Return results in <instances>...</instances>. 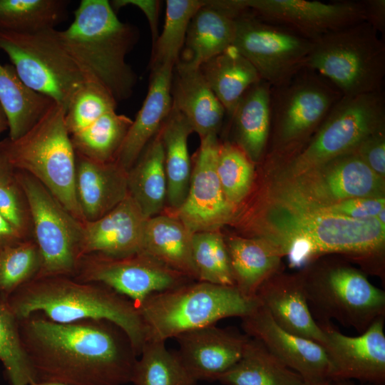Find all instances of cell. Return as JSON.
<instances>
[{
    "instance_id": "obj_1",
    "label": "cell",
    "mask_w": 385,
    "mask_h": 385,
    "mask_svg": "<svg viewBox=\"0 0 385 385\" xmlns=\"http://www.w3.org/2000/svg\"><path fill=\"white\" fill-rule=\"evenodd\" d=\"M35 381L125 385L138 354L127 334L106 320L53 322L39 313L19 320Z\"/></svg>"
},
{
    "instance_id": "obj_2",
    "label": "cell",
    "mask_w": 385,
    "mask_h": 385,
    "mask_svg": "<svg viewBox=\"0 0 385 385\" xmlns=\"http://www.w3.org/2000/svg\"><path fill=\"white\" fill-rule=\"evenodd\" d=\"M259 237L285 256L292 267H303L328 254L361 260L382 255L385 225L374 218L358 220L283 200L270 207Z\"/></svg>"
},
{
    "instance_id": "obj_3",
    "label": "cell",
    "mask_w": 385,
    "mask_h": 385,
    "mask_svg": "<svg viewBox=\"0 0 385 385\" xmlns=\"http://www.w3.org/2000/svg\"><path fill=\"white\" fill-rule=\"evenodd\" d=\"M4 302L18 320L39 313L59 323L111 322L127 334L138 356L146 342L145 327L134 302L101 283L63 275L35 277Z\"/></svg>"
},
{
    "instance_id": "obj_4",
    "label": "cell",
    "mask_w": 385,
    "mask_h": 385,
    "mask_svg": "<svg viewBox=\"0 0 385 385\" xmlns=\"http://www.w3.org/2000/svg\"><path fill=\"white\" fill-rule=\"evenodd\" d=\"M57 32L87 78L101 84L117 102L131 96L137 77L125 57L137 31L119 20L108 1L82 0L71 25Z\"/></svg>"
},
{
    "instance_id": "obj_5",
    "label": "cell",
    "mask_w": 385,
    "mask_h": 385,
    "mask_svg": "<svg viewBox=\"0 0 385 385\" xmlns=\"http://www.w3.org/2000/svg\"><path fill=\"white\" fill-rule=\"evenodd\" d=\"M260 305L257 297H246L236 287L198 281L152 294L137 307L146 342H165L225 318L242 319Z\"/></svg>"
},
{
    "instance_id": "obj_6",
    "label": "cell",
    "mask_w": 385,
    "mask_h": 385,
    "mask_svg": "<svg viewBox=\"0 0 385 385\" xmlns=\"http://www.w3.org/2000/svg\"><path fill=\"white\" fill-rule=\"evenodd\" d=\"M65 108L54 103L26 133L0 142L14 170L38 180L76 219L83 222L76 192V155L65 123Z\"/></svg>"
},
{
    "instance_id": "obj_7",
    "label": "cell",
    "mask_w": 385,
    "mask_h": 385,
    "mask_svg": "<svg viewBox=\"0 0 385 385\" xmlns=\"http://www.w3.org/2000/svg\"><path fill=\"white\" fill-rule=\"evenodd\" d=\"M304 68L324 78L344 97L381 92L385 43L364 21L312 41Z\"/></svg>"
},
{
    "instance_id": "obj_8",
    "label": "cell",
    "mask_w": 385,
    "mask_h": 385,
    "mask_svg": "<svg viewBox=\"0 0 385 385\" xmlns=\"http://www.w3.org/2000/svg\"><path fill=\"white\" fill-rule=\"evenodd\" d=\"M313 317L320 327L335 319L364 332L385 316V292L361 271L344 265L307 271L299 276Z\"/></svg>"
},
{
    "instance_id": "obj_9",
    "label": "cell",
    "mask_w": 385,
    "mask_h": 385,
    "mask_svg": "<svg viewBox=\"0 0 385 385\" xmlns=\"http://www.w3.org/2000/svg\"><path fill=\"white\" fill-rule=\"evenodd\" d=\"M57 31L55 29L34 33L0 31V49L26 86L66 110L87 78L66 50Z\"/></svg>"
},
{
    "instance_id": "obj_10",
    "label": "cell",
    "mask_w": 385,
    "mask_h": 385,
    "mask_svg": "<svg viewBox=\"0 0 385 385\" xmlns=\"http://www.w3.org/2000/svg\"><path fill=\"white\" fill-rule=\"evenodd\" d=\"M384 92L343 96L312 139L289 163L293 178L303 175L341 155L354 152L371 133L383 129Z\"/></svg>"
},
{
    "instance_id": "obj_11",
    "label": "cell",
    "mask_w": 385,
    "mask_h": 385,
    "mask_svg": "<svg viewBox=\"0 0 385 385\" xmlns=\"http://www.w3.org/2000/svg\"><path fill=\"white\" fill-rule=\"evenodd\" d=\"M15 178L28 205L35 242L41 257L36 277H73L80 260L83 222L29 173L18 170Z\"/></svg>"
},
{
    "instance_id": "obj_12",
    "label": "cell",
    "mask_w": 385,
    "mask_h": 385,
    "mask_svg": "<svg viewBox=\"0 0 385 385\" xmlns=\"http://www.w3.org/2000/svg\"><path fill=\"white\" fill-rule=\"evenodd\" d=\"M342 97L327 80L306 68L271 87L270 130L275 149L285 153L299 148L300 152L303 142L317 130Z\"/></svg>"
},
{
    "instance_id": "obj_13",
    "label": "cell",
    "mask_w": 385,
    "mask_h": 385,
    "mask_svg": "<svg viewBox=\"0 0 385 385\" xmlns=\"http://www.w3.org/2000/svg\"><path fill=\"white\" fill-rule=\"evenodd\" d=\"M235 19L233 46L271 87L287 81L304 68L312 41L265 21L247 9Z\"/></svg>"
},
{
    "instance_id": "obj_14",
    "label": "cell",
    "mask_w": 385,
    "mask_h": 385,
    "mask_svg": "<svg viewBox=\"0 0 385 385\" xmlns=\"http://www.w3.org/2000/svg\"><path fill=\"white\" fill-rule=\"evenodd\" d=\"M383 179L354 152L294 178L282 200L317 208L358 197H379Z\"/></svg>"
},
{
    "instance_id": "obj_15",
    "label": "cell",
    "mask_w": 385,
    "mask_h": 385,
    "mask_svg": "<svg viewBox=\"0 0 385 385\" xmlns=\"http://www.w3.org/2000/svg\"><path fill=\"white\" fill-rule=\"evenodd\" d=\"M103 284L132 300L138 307L149 295L190 282V279L144 252L123 257L85 255L73 277Z\"/></svg>"
},
{
    "instance_id": "obj_16",
    "label": "cell",
    "mask_w": 385,
    "mask_h": 385,
    "mask_svg": "<svg viewBox=\"0 0 385 385\" xmlns=\"http://www.w3.org/2000/svg\"><path fill=\"white\" fill-rule=\"evenodd\" d=\"M259 19L314 41L365 21L361 1L240 0Z\"/></svg>"
},
{
    "instance_id": "obj_17",
    "label": "cell",
    "mask_w": 385,
    "mask_h": 385,
    "mask_svg": "<svg viewBox=\"0 0 385 385\" xmlns=\"http://www.w3.org/2000/svg\"><path fill=\"white\" fill-rule=\"evenodd\" d=\"M219 144L217 135L200 139L187 196L182 205L170 212L193 234L217 231L233 212L216 171Z\"/></svg>"
},
{
    "instance_id": "obj_18",
    "label": "cell",
    "mask_w": 385,
    "mask_h": 385,
    "mask_svg": "<svg viewBox=\"0 0 385 385\" xmlns=\"http://www.w3.org/2000/svg\"><path fill=\"white\" fill-rule=\"evenodd\" d=\"M385 316L376 319L359 336L350 337L331 324L320 327L329 365V380H356L385 385Z\"/></svg>"
},
{
    "instance_id": "obj_19",
    "label": "cell",
    "mask_w": 385,
    "mask_h": 385,
    "mask_svg": "<svg viewBox=\"0 0 385 385\" xmlns=\"http://www.w3.org/2000/svg\"><path fill=\"white\" fill-rule=\"evenodd\" d=\"M241 319L245 334L260 341L285 366L297 372L304 383L330 381V365L322 344L283 329L262 304Z\"/></svg>"
},
{
    "instance_id": "obj_20",
    "label": "cell",
    "mask_w": 385,
    "mask_h": 385,
    "mask_svg": "<svg viewBox=\"0 0 385 385\" xmlns=\"http://www.w3.org/2000/svg\"><path fill=\"white\" fill-rule=\"evenodd\" d=\"M250 337L211 325L176 337L177 353L197 381H217L241 357Z\"/></svg>"
},
{
    "instance_id": "obj_21",
    "label": "cell",
    "mask_w": 385,
    "mask_h": 385,
    "mask_svg": "<svg viewBox=\"0 0 385 385\" xmlns=\"http://www.w3.org/2000/svg\"><path fill=\"white\" fill-rule=\"evenodd\" d=\"M147 219L128 194L101 217L82 222L80 260L94 253L123 257L142 252Z\"/></svg>"
},
{
    "instance_id": "obj_22",
    "label": "cell",
    "mask_w": 385,
    "mask_h": 385,
    "mask_svg": "<svg viewBox=\"0 0 385 385\" xmlns=\"http://www.w3.org/2000/svg\"><path fill=\"white\" fill-rule=\"evenodd\" d=\"M174 67L166 64L151 71L145 98L115 158V162L126 171L158 132L172 109Z\"/></svg>"
},
{
    "instance_id": "obj_23",
    "label": "cell",
    "mask_w": 385,
    "mask_h": 385,
    "mask_svg": "<svg viewBox=\"0 0 385 385\" xmlns=\"http://www.w3.org/2000/svg\"><path fill=\"white\" fill-rule=\"evenodd\" d=\"M256 297L281 328L323 346L324 332L311 313L299 277L274 274L262 284Z\"/></svg>"
},
{
    "instance_id": "obj_24",
    "label": "cell",
    "mask_w": 385,
    "mask_h": 385,
    "mask_svg": "<svg viewBox=\"0 0 385 385\" xmlns=\"http://www.w3.org/2000/svg\"><path fill=\"white\" fill-rule=\"evenodd\" d=\"M76 155L78 205L83 222L96 220L128 195L127 171L115 161L101 163Z\"/></svg>"
},
{
    "instance_id": "obj_25",
    "label": "cell",
    "mask_w": 385,
    "mask_h": 385,
    "mask_svg": "<svg viewBox=\"0 0 385 385\" xmlns=\"http://www.w3.org/2000/svg\"><path fill=\"white\" fill-rule=\"evenodd\" d=\"M173 76V106L188 120L200 139L217 135L225 110L205 79L200 68L178 61Z\"/></svg>"
},
{
    "instance_id": "obj_26",
    "label": "cell",
    "mask_w": 385,
    "mask_h": 385,
    "mask_svg": "<svg viewBox=\"0 0 385 385\" xmlns=\"http://www.w3.org/2000/svg\"><path fill=\"white\" fill-rule=\"evenodd\" d=\"M235 34V19L212 1H206L190 22L179 61L199 68L232 46Z\"/></svg>"
},
{
    "instance_id": "obj_27",
    "label": "cell",
    "mask_w": 385,
    "mask_h": 385,
    "mask_svg": "<svg viewBox=\"0 0 385 385\" xmlns=\"http://www.w3.org/2000/svg\"><path fill=\"white\" fill-rule=\"evenodd\" d=\"M192 235L177 217L160 213L145 222L142 252L197 280L192 255Z\"/></svg>"
},
{
    "instance_id": "obj_28",
    "label": "cell",
    "mask_w": 385,
    "mask_h": 385,
    "mask_svg": "<svg viewBox=\"0 0 385 385\" xmlns=\"http://www.w3.org/2000/svg\"><path fill=\"white\" fill-rule=\"evenodd\" d=\"M129 195L146 218L163 211L167 199L164 150L160 130L127 171Z\"/></svg>"
},
{
    "instance_id": "obj_29",
    "label": "cell",
    "mask_w": 385,
    "mask_h": 385,
    "mask_svg": "<svg viewBox=\"0 0 385 385\" xmlns=\"http://www.w3.org/2000/svg\"><path fill=\"white\" fill-rule=\"evenodd\" d=\"M192 132L185 117L172 106L160 128L167 178L166 202L171 212L182 205L188 194L192 172L188 141Z\"/></svg>"
},
{
    "instance_id": "obj_30",
    "label": "cell",
    "mask_w": 385,
    "mask_h": 385,
    "mask_svg": "<svg viewBox=\"0 0 385 385\" xmlns=\"http://www.w3.org/2000/svg\"><path fill=\"white\" fill-rule=\"evenodd\" d=\"M271 86L261 80L250 86L230 116L234 122L237 145L252 161L264 153L270 132Z\"/></svg>"
},
{
    "instance_id": "obj_31",
    "label": "cell",
    "mask_w": 385,
    "mask_h": 385,
    "mask_svg": "<svg viewBox=\"0 0 385 385\" xmlns=\"http://www.w3.org/2000/svg\"><path fill=\"white\" fill-rule=\"evenodd\" d=\"M200 69L230 116L246 91L262 80L254 66L233 45L203 63Z\"/></svg>"
},
{
    "instance_id": "obj_32",
    "label": "cell",
    "mask_w": 385,
    "mask_h": 385,
    "mask_svg": "<svg viewBox=\"0 0 385 385\" xmlns=\"http://www.w3.org/2000/svg\"><path fill=\"white\" fill-rule=\"evenodd\" d=\"M225 242L235 286L245 296L256 297L262 284L278 270L281 257L260 237H232Z\"/></svg>"
},
{
    "instance_id": "obj_33",
    "label": "cell",
    "mask_w": 385,
    "mask_h": 385,
    "mask_svg": "<svg viewBox=\"0 0 385 385\" xmlns=\"http://www.w3.org/2000/svg\"><path fill=\"white\" fill-rule=\"evenodd\" d=\"M217 381L223 385H302V378L250 337L240 359Z\"/></svg>"
},
{
    "instance_id": "obj_34",
    "label": "cell",
    "mask_w": 385,
    "mask_h": 385,
    "mask_svg": "<svg viewBox=\"0 0 385 385\" xmlns=\"http://www.w3.org/2000/svg\"><path fill=\"white\" fill-rule=\"evenodd\" d=\"M0 102L7 116L11 140L26 133L55 103L26 86L13 65L1 63Z\"/></svg>"
},
{
    "instance_id": "obj_35",
    "label": "cell",
    "mask_w": 385,
    "mask_h": 385,
    "mask_svg": "<svg viewBox=\"0 0 385 385\" xmlns=\"http://www.w3.org/2000/svg\"><path fill=\"white\" fill-rule=\"evenodd\" d=\"M133 120L109 111L86 128L71 135L76 154L101 163L115 161Z\"/></svg>"
},
{
    "instance_id": "obj_36",
    "label": "cell",
    "mask_w": 385,
    "mask_h": 385,
    "mask_svg": "<svg viewBox=\"0 0 385 385\" xmlns=\"http://www.w3.org/2000/svg\"><path fill=\"white\" fill-rule=\"evenodd\" d=\"M66 0H0V31L34 33L64 20Z\"/></svg>"
},
{
    "instance_id": "obj_37",
    "label": "cell",
    "mask_w": 385,
    "mask_h": 385,
    "mask_svg": "<svg viewBox=\"0 0 385 385\" xmlns=\"http://www.w3.org/2000/svg\"><path fill=\"white\" fill-rule=\"evenodd\" d=\"M165 342H146L135 362L131 383L134 385H197L183 364L177 351Z\"/></svg>"
},
{
    "instance_id": "obj_38",
    "label": "cell",
    "mask_w": 385,
    "mask_h": 385,
    "mask_svg": "<svg viewBox=\"0 0 385 385\" xmlns=\"http://www.w3.org/2000/svg\"><path fill=\"white\" fill-rule=\"evenodd\" d=\"M203 0H167L163 29L153 45L150 67L175 66L184 46L190 22L204 5Z\"/></svg>"
},
{
    "instance_id": "obj_39",
    "label": "cell",
    "mask_w": 385,
    "mask_h": 385,
    "mask_svg": "<svg viewBox=\"0 0 385 385\" xmlns=\"http://www.w3.org/2000/svg\"><path fill=\"white\" fill-rule=\"evenodd\" d=\"M192 255L197 281L235 287L226 242L217 231L194 233Z\"/></svg>"
},
{
    "instance_id": "obj_40",
    "label": "cell",
    "mask_w": 385,
    "mask_h": 385,
    "mask_svg": "<svg viewBox=\"0 0 385 385\" xmlns=\"http://www.w3.org/2000/svg\"><path fill=\"white\" fill-rule=\"evenodd\" d=\"M41 257L35 241L24 240L0 250V302L36 277Z\"/></svg>"
},
{
    "instance_id": "obj_41",
    "label": "cell",
    "mask_w": 385,
    "mask_h": 385,
    "mask_svg": "<svg viewBox=\"0 0 385 385\" xmlns=\"http://www.w3.org/2000/svg\"><path fill=\"white\" fill-rule=\"evenodd\" d=\"M0 361L10 385H29L34 381L20 337L19 320L4 302H0Z\"/></svg>"
},
{
    "instance_id": "obj_42",
    "label": "cell",
    "mask_w": 385,
    "mask_h": 385,
    "mask_svg": "<svg viewBox=\"0 0 385 385\" xmlns=\"http://www.w3.org/2000/svg\"><path fill=\"white\" fill-rule=\"evenodd\" d=\"M216 171L227 200L235 207L251 188L254 174L252 161L235 143H220Z\"/></svg>"
},
{
    "instance_id": "obj_43",
    "label": "cell",
    "mask_w": 385,
    "mask_h": 385,
    "mask_svg": "<svg viewBox=\"0 0 385 385\" xmlns=\"http://www.w3.org/2000/svg\"><path fill=\"white\" fill-rule=\"evenodd\" d=\"M118 102L96 81L87 78L75 93L65 113V123L71 135L86 128L103 114L115 111Z\"/></svg>"
},
{
    "instance_id": "obj_44",
    "label": "cell",
    "mask_w": 385,
    "mask_h": 385,
    "mask_svg": "<svg viewBox=\"0 0 385 385\" xmlns=\"http://www.w3.org/2000/svg\"><path fill=\"white\" fill-rule=\"evenodd\" d=\"M0 214L25 237L31 222L28 205L15 174L0 183Z\"/></svg>"
},
{
    "instance_id": "obj_45",
    "label": "cell",
    "mask_w": 385,
    "mask_h": 385,
    "mask_svg": "<svg viewBox=\"0 0 385 385\" xmlns=\"http://www.w3.org/2000/svg\"><path fill=\"white\" fill-rule=\"evenodd\" d=\"M384 206L385 199L384 197H358L313 209L354 219L365 220L376 217L377 214L384 208Z\"/></svg>"
},
{
    "instance_id": "obj_46",
    "label": "cell",
    "mask_w": 385,
    "mask_h": 385,
    "mask_svg": "<svg viewBox=\"0 0 385 385\" xmlns=\"http://www.w3.org/2000/svg\"><path fill=\"white\" fill-rule=\"evenodd\" d=\"M354 152L381 178L385 174V141L382 129L376 131L356 148Z\"/></svg>"
},
{
    "instance_id": "obj_47",
    "label": "cell",
    "mask_w": 385,
    "mask_h": 385,
    "mask_svg": "<svg viewBox=\"0 0 385 385\" xmlns=\"http://www.w3.org/2000/svg\"><path fill=\"white\" fill-rule=\"evenodd\" d=\"M113 9H119L124 6L133 5L138 7L148 19L153 38V45L158 37V19L160 1L152 0H115L111 3Z\"/></svg>"
},
{
    "instance_id": "obj_48",
    "label": "cell",
    "mask_w": 385,
    "mask_h": 385,
    "mask_svg": "<svg viewBox=\"0 0 385 385\" xmlns=\"http://www.w3.org/2000/svg\"><path fill=\"white\" fill-rule=\"evenodd\" d=\"M365 13V21L379 34L385 32V0L361 1Z\"/></svg>"
},
{
    "instance_id": "obj_49",
    "label": "cell",
    "mask_w": 385,
    "mask_h": 385,
    "mask_svg": "<svg viewBox=\"0 0 385 385\" xmlns=\"http://www.w3.org/2000/svg\"><path fill=\"white\" fill-rule=\"evenodd\" d=\"M26 240V237L0 214V250Z\"/></svg>"
},
{
    "instance_id": "obj_50",
    "label": "cell",
    "mask_w": 385,
    "mask_h": 385,
    "mask_svg": "<svg viewBox=\"0 0 385 385\" xmlns=\"http://www.w3.org/2000/svg\"><path fill=\"white\" fill-rule=\"evenodd\" d=\"M14 174V169L4 155L0 153V183L13 178Z\"/></svg>"
},
{
    "instance_id": "obj_51",
    "label": "cell",
    "mask_w": 385,
    "mask_h": 385,
    "mask_svg": "<svg viewBox=\"0 0 385 385\" xmlns=\"http://www.w3.org/2000/svg\"><path fill=\"white\" fill-rule=\"evenodd\" d=\"M7 129H9L7 116L0 102V134Z\"/></svg>"
},
{
    "instance_id": "obj_52",
    "label": "cell",
    "mask_w": 385,
    "mask_h": 385,
    "mask_svg": "<svg viewBox=\"0 0 385 385\" xmlns=\"http://www.w3.org/2000/svg\"><path fill=\"white\" fill-rule=\"evenodd\" d=\"M329 385H373L366 383H356L351 380L330 381Z\"/></svg>"
},
{
    "instance_id": "obj_53",
    "label": "cell",
    "mask_w": 385,
    "mask_h": 385,
    "mask_svg": "<svg viewBox=\"0 0 385 385\" xmlns=\"http://www.w3.org/2000/svg\"><path fill=\"white\" fill-rule=\"evenodd\" d=\"M29 385H68L63 383L58 382H39L33 381L30 383Z\"/></svg>"
},
{
    "instance_id": "obj_54",
    "label": "cell",
    "mask_w": 385,
    "mask_h": 385,
    "mask_svg": "<svg viewBox=\"0 0 385 385\" xmlns=\"http://www.w3.org/2000/svg\"><path fill=\"white\" fill-rule=\"evenodd\" d=\"M385 209H382L376 216V218L379 222L383 225H385Z\"/></svg>"
},
{
    "instance_id": "obj_55",
    "label": "cell",
    "mask_w": 385,
    "mask_h": 385,
    "mask_svg": "<svg viewBox=\"0 0 385 385\" xmlns=\"http://www.w3.org/2000/svg\"><path fill=\"white\" fill-rule=\"evenodd\" d=\"M329 381L327 382V383H324V384H307V383H303L302 385H329Z\"/></svg>"
}]
</instances>
